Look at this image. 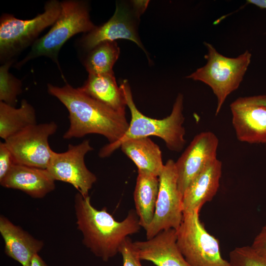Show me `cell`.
Segmentation results:
<instances>
[{"label": "cell", "mask_w": 266, "mask_h": 266, "mask_svg": "<svg viewBox=\"0 0 266 266\" xmlns=\"http://www.w3.org/2000/svg\"><path fill=\"white\" fill-rule=\"evenodd\" d=\"M47 90L68 110L69 126L63 135L65 139L96 133L105 137L109 143H113L121 138L129 128L126 114L99 102L78 88L67 83L61 87L48 84Z\"/></svg>", "instance_id": "cell-1"}, {"label": "cell", "mask_w": 266, "mask_h": 266, "mask_svg": "<svg viewBox=\"0 0 266 266\" xmlns=\"http://www.w3.org/2000/svg\"><path fill=\"white\" fill-rule=\"evenodd\" d=\"M74 209L83 244L104 262L119 253L128 236L141 228L134 209H131L123 221H118L106 207L98 210L91 204L89 196L84 197L79 192L74 197Z\"/></svg>", "instance_id": "cell-2"}, {"label": "cell", "mask_w": 266, "mask_h": 266, "mask_svg": "<svg viewBox=\"0 0 266 266\" xmlns=\"http://www.w3.org/2000/svg\"><path fill=\"white\" fill-rule=\"evenodd\" d=\"M124 93L127 105L130 110L131 120L129 128L121 138L113 143H108L100 150L101 158L109 156L120 148L124 142L139 137L158 136L166 143L168 149L179 152L184 148L185 129L183 126L184 117L183 114V96L179 93L173 104L170 114L162 119H155L147 117L140 112L133 101L128 81L123 80L120 85Z\"/></svg>", "instance_id": "cell-3"}, {"label": "cell", "mask_w": 266, "mask_h": 266, "mask_svg": "<svg viewBox=\"0 0 266 266\" xmlns=\"http://www.w3.org/2000/svg\"><path fill=\"white\" fill-rule=\"evenodd\" d=\"M61 7L60 15L52 28L34 42L27 56L16 65L17 68L40 56L51 59L60 68L58 54L65 42L75 34L90 32L96 27L90 19L85 1L64 0L61 2Z\"/></svg>", "instance_id": "cell-4"}, {"label": "cell", "mask_w": 266, "mask_h": 266, "mask_svg": "<svg viewBox=\"0 0 266 266\" xmlns=\"http://www.w3.org/2000/svg\"><path fill=\"white\" fill-rule=\"evenodd\" d=\"M207 53L206 64L186 77L208 85L217 98L215 115L220 111L227 98L237 90L251 63L252 54L246 50L234 58L223 55L210 43L204 42Z\"/></svg>", "instance_id": "cell-5"}, {"label": "cell", "mask_w": 266, "mask_h": 266, "mask_svg": "<svg viewBox=\"0 0 266 266\" xmlns=\"http://www.w3.org/2000/svg\"><path fill=\"white\" fill-rule=\"evenodd\" d=\"M61 2H46L44 11L34 18L22 20L10 14H3L0 19V58L4 63L12 60L38 39L39 34L53 25L61 12Z\"/></svg>", "instance_id": "cell-6"}, {"label": "cell", "mask_w": 266, "mask_h": 266, "mask_svg": "<svg viewBox=\"0 0 266 266\" xmlns=\"http://www.w3.org/2000/svg\"><path fill=\"white\" fill-rule=\"evenodd\" d=\"M199 211L183 214L177 243L191 266H231L221 255L219 240L205 229Z\"/></svg>", "instance_id": "cell-7"}, {"label": "cell", "mask_w": 266, "mask_h": 266, "mask_svg": "<svg viewBox=\"0 0 266 266\" xmlns=\"http://www.w3.org/2000/svg\"><path fill=\"white\" fill-rule=\"evenodd\" d=\"M58 129L53 122L30 126L4 140L15 164L46 169L53 150L48 138Z\"/></svg>", "instance_id": "cell-8"}, {"label": "cell", "mask_w": 266, "mask_h": 266, "mask_svg": "<svg viewBox=\"0 0 266 266\" xmlns=\"http://www.w3.org/2000/svg\"><path fill=\"white\" fill-rule=\"evenodd\" d=\"M159 179V190L154 215L145 230L147 239L163 230H177L183 217V196L178 189L177 174L173 160L167 161Z\"/></svg>", "instance_id": "cell-9"}, {"label": "cell", "mask_w": 266, "mask_h": 266, "mask_svg": "<svg viewBox=\"0 0 266 266\" xmlns=\"http://www.w3.org/2000/svg\"><path fill=\"white\" fill-rule=\"evenodd\" d=\"M93 150L88 139L76 145L69 144L65 152L53 151L46 169L55 181L68 183L82 196H89V191L97 178L88 169L84 159Z\"/></svg>", "instance_id": "cell-10"}, {"label": "cell", "mask_w": 266, "mask_h": 266, "mask_svg": "<svg viewBox=\"0 0 266 266\" xmlns=\"http://www.w3.org/2000/svg\"><path fill=\"white\" fill-rule=\"evenodd\" d=\"M218 144V138L213 133H200L175 162L178 187L182 196L196 177L209 163L217 159Z\"/></svg>", "instance_id": "cell-11"}, {"label": "cell", "mask_w": 266, "mask_h": 266, "mask_svg": "<svg viewBox=\"0 0 266 266\" xmlns=\"http://www.w3.org/2000/svg\"><path fill=\"white\" fill-rule=\"evenodd\" d=\"M237 139L250 144H266V107L251 97H239L230 104Z\"/></svg>", "instance_id": "cell-12"}, {"label": "cell", "mask_w": 266, "mask_h": 266, "mask_svg": "<svg viewBox=\"0 0 266 266\" xmlns=\"http://www.w3.org/2000/svg\"><path fill=\"white\" fill-rule=\"evenodd\" d=\"M118 39L131 40L144 50L130 11L120 4L116 5L113 15L107 22L96 26L83 36L80 42L81 47L89 52L102 42L115 41Z\"/></svg>", "instance_id": "cell-13"}, {"label": "cell", "mask_w": 266, "mask_h": 266, "mask_svg": "<svg viewBox=\"0 0 266 266\" xmlns=\"http://www.w3.org/2000/svg\"><path fill=\"white\" fill-rule=\"evenodd\" d=\"M133 245L141 260L156 266H191L179 249L175 229L163 230L145 241L133 242Z\"/></svg>", "instance_id": "cell-14"}, {"label": "cell", "mask_w": 266, "mask_h": 266, "mask_svg": "<svg viewBox=\"0 0 266 266\" xmlns=\"http://www.w3.org/2000/svg\"><path fill=\"white\" fill-rule=\"evenodd\" d=\"M222 164L217 158L209 163L192 181L183 195V213L200 211L217 194L222 175Z\"/></svg>", "instance_id": "cell-15"}, {"label": "cell", "mask_w": 266, "mask_h": 266, "mask_svg": "<svg viewBox=\"0 0 266 266\" xmlns=\"http://www.w3.org/2000/svg\"><path fill=\"white\" fill-rule=\"evenodd\" d=\"M55 180L46 169L15 164L1 186L21 190L33 198H42L55 188Z\"/></svg>", "instance_id": "cell-16"}, {"label": "cell", "mask_w": 266, "mask_h": 266, "mask_svg": "<svg viewBox=\"0 0 266 266\" xmlns=\"http://www.w3.org/2000/svg\"><path fill=\"white\" fill-rule=\"evenodd\" d=\"M0 233L5 254L23 266H30L33 257L44 246L42 240L36 239L3 215L0 216Z\"/></svg>", "instance_id": "cell-17"}, {"label": "cell", "mask_w": 266, "mask_h": 266, "mask_svg": "<svg viewBox=\"0 0 266 266\" xmlns=\"http://www.w3.org/2000/svg\"><path fill=\"white\" fill-rule=\"evenodd\" d=\"M78 89L113 110L126 114V99L122 90L116 83L114 73L89 74L84 84Z\"/></svg>", "instance_id": "cell-18"}, {"label": "cell", "mask_w": 266, "mask_h": 266, "mask_svg": "<svg viewBox=\"0 0 266 266\" xmlns=\"http://www.w3.org/2000/svg\"><path fill=\"white\" fill-rule=\"evenodd\" d=\"M122 152L135 164L138 172L159 177L164 165L159 146L149 137L131 139L122 143Z\"/></svg>", "instance_id": "cell-19"}, {"label": "cell", "mask_w": 266, "mask_h": 266, "mask_svg": "<svg viewBox=\"0 0 266 266\" xmlns=\"http://www.w3.org/2000/svg\"><path fill=\"white\" fill-rule=\"evenodd\" d=\"M159 190V177L138 171L133 199L140 225L145 230L153 218Z\"/></svg>", "instance_id": "cell-20"}, {"label": "cell", "mask_w": 266, "mask_h": 266, "mask_svg": "<svg viewBox=\"0 0 266 266\" xmlns=\"http://www.w3.org/2000/svg\"><path fill=\"white\" fill-rule=\"evenodd\" d=\"M36 124L35 110L26 100L21 101L19 108L0 101V137L4 140Z\"/></svg>", "instance_id": "cell-21"}, {"label": "cell", "mask_w": 266, "mask_h": 266, "mask_svg": "<svg viewBox=\"0 0 266 266\" xmlns=\"http://www.w3.org/2000/svg\"><path fill=\"white\" fill-rule=\"evenodd\" d=\"M116 41H105L89 51L84 60V66L89 74L114 73L113 67L120 55Z\"/></svg>", "instance_id": "cell-22"}, {"label": "cell", "mask_w": 266, "mask_h": 266, "mask_svg": "<svg viewBox=\"0 0 266 266\" xmlns=\"http://www.w3.org/2000/svg\"><path fill=\"white\" fill-rule=\"evenodd\" d=\"M13 62L14 60L7 61L0 67V101L15 107L22 92V83L9 71Z\"/></svg>", "instance_id": "cell-23"}, {"label": "cell", "mask_w": 266, "mask_h": 266, "mask_svg": "<svg viewBox=\"0 0 266 266\" xmlns=\"http://www.w3.org/2000/svg\"><path fill=\"white\" fill-rule=\"evenodd\" d=\"M231 266H266V259L251 246L236 247L229 253Z\"/></svg>", "instance_id": "cell-24"}, {"label": "cell", "mask_w": 266, "mask_h": 266, "mask_svg": "<svg viewBox=\"0 0 266 266\" xmlns=\"http://www.w3.org/2000/svg\"><path fill=\"white\" fill-rule=\"evenodd\" d=\"M123 258V266H142L133 241L127 237L121 247L120 252Z\"/></svg>", "instance_id": "cell-25"}, {"label": "cell", "mask_w": 266, "mask_h": 266, "mask_svg": "<svg viewBox=\"0 0 266 266\" xmlns=\"http://www.w3.org/2000/svg\"><path fill=\"white\" fill-rule=\"evenodd\" d=\"M15 162L10 151L4 142H0V180L7 174Z\"/></svg>", "instance_id": "cell-26"}, {"label": "cell", "mask_w": 266, "mask_h": 266, "mask_svg": "<svg viewBox=\"0 0 266 266\" xmlns=\"http://www.w3.org/2000/svg\"><path fill=\"white\" fill-rule=\"evenodd\" d=\"M251 246L260 255L266 259V224L255 236Z\"/></svg>", "instance_id": "cell-27"}, {"label": "cell", "mask_w": 266, "mask_h": 266, "mask_svg": "<svg viewBox=\"0 0 266 266\" xmlns=\"http://www.w3.org/2000/svg\"><path fill=\"white\" fill-rule=\"evenodd\" d=\"M148 0H133L132 4L134 9V14L137 18L144 13L146 9Z\"/></svg>", "instance_id": "cell-28"}, {"label": "cell", "mask_w": 266, "mask_h": 266, "mask_svg": "<svg viewBox=\"0 0 266 266\" xmlns=\"http://www.w3.org/2000/svg\"><path fill=\"white\" fill-rule=\"evenodd\" d=\"M30 266H48L38 254L35 255L31 262Z\"/></svg>", "instance_id": "cell-29"}, {"label": "cell", "mask_w": 266, "mask_h": 266, "mask_svg": "<svg viewBox=\"0 0 266 266\" xmlns=\"http://www.w3.org/2000/svg\"><path fill=\"white\" fill-rule=\"evenodd\" d=\"M252 100L256 103L266 107V96L259 95L251 96Z\"/></svg>", "instance_id": "cell-30"}, {"label": "cell", "mask_w": 266, "mask_h": 266, "mask_svg": "<svg viewBox=\"0 0 266 266\" xmlns=\"http://www.w3.org/2000/svg\"><path fill=\"white\" fill-rule=\"evenodd\" d=\"M247 2L261 8L266 9V0H247Z\"/></svg>", "instance_id": "cell-31"}]
</instances>
